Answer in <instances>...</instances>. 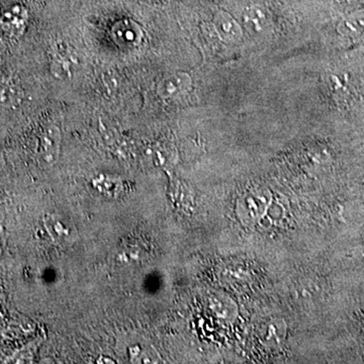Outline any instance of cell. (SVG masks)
Instances as JSON below:
<instances>
[{
    "label": "cell",
    "instance_id": "obj_1",
    "mask_svg": "<svg viewBox=\"0 0 364 364\" xmlns=\"http://www.w3.org/2000/svg\"><path fill=\"white\" fill-rule=\"evenodd\" d=\"M272 202V196L268 189H252L244 193L237 202V215L244 224H255L267 214Z\"/></svg>",
    "mask_w": 364,
    "mask_h": 364
},
{
    "label": "cell",
    "instance_id": "obj_2",
    "mask_svg": "<svg viewBox=\"0 0 364 364\" xmlns=\"http://www.w3.org/2000/svg\"><path fill=\"white\" fill-rule=\"evenodd\" d=\"M80 68V57L67 44L55 45L51 56V73L59 80H68Z\"/></svg>",
    "mask_w": 364,
    "mask_h": 364
},
{
    "label": "cell",
    "instance_id": "obj_3",
    "mask_svg": "<svg viewBox=\"0 0 364 364\" xmlns=\"http://www.w3.org/2000/svg\"><path fill=\"white\" fill-rule=\"evenodd\" d=\"M193 80L186 72H174L163 77L157 85V93L163 100H176L186 97Z\"/></svg>",
    "mask_w": 364,
    "mask_h": 364
},
{
    "label": "cell",
    "instance_id": "obj_4",
    "mask_svg": "<svg viewBox=\"0 0 364 364\" xmlns=\"http://www.w3.org/2000/svg\"><path fill=\"white\" fill-rule=\"evenodd\" d=\"M243 28L254 37L267 35L272 28V18L264 7L254 4L246 7L242 14Z\"/></svg>",
    "mask_w": 364,
    "mask_h": 364
},
{
    "label": "cell",
    "instance_id": "obj_5",
    "mask_svg": "<svg viewBox=\"0 0 364 364\" xmlns=\"http://www.w3.org/2000/svg\"><path fill=\"white\" fill-rule=\"evenodd\" d=\"M28 13L25 6L14 4L0 16V28L9 37H20L28 25Z\"/></svg>",
    "mask_w": 364,
    "mask_h": 364
},
{
    "label": "cell",
    "instance_id": "obj_6",
    "mask_svg": "<svg viewBox=\"0 0 364 364\" xmlns=\"http://www.w3.org/2000/svg\"><path fill=\"white\" fill-rule=\"evenodd\" d=\"M213 25L218 36L228 44H236L243 38V26L227 11H217Z\"/></svg>",
    "mask_w": 364,
    "mask_h": 364
},
{
    "label": "cell",
    "instance_id": "obj_7",
    "mask_svg": "<svg viewBox=\"0 0 364 364\" xmlns=\"http://www.w3.org/2000/svg\"><path fill=\"white\" fill-rule=\"evenodd\" d=\"M61 131L57 126H49L40 138V155L47 164H54L61 151Z\"/></svg>",
    "mask_w": 364,
    "mask_h": 364
},
{
    "label": "cell",
    "instance_id": "obj_8",
    "mask_svg": "<svg viewBox=\"0 0 364 364\" xmlns=\"http://www.w3.org/2000/svg\"><path fill=\"white\" fill-rule=\"evenodd\" d=\"M23 90L14 78L0 76V111L16 109L23 102Z\"/></svg>",
    "mask_w": 364,
    "mask_h": 364
},
{
    "label": "cell",
    "instance_id": "obj_9",
    "mask_svg": "<svg viewBox=\"0 0 364 364\" xmlns=\"http://www.w3.org/2000/svg\"><path fill=\"white\" fill-rule=\"evenodd\" d=\"M114 40L124 47H136L143 38L140 26L130 20L119 21L112 30Z\"/></svg>",
    "mask_w": 364,
    "mask_h": 364
},
{
    "label": "cell",
    "instance_id": "obj_10",
    "mask_svg": "<svg viewBox=\"0 0 364 364\" xmlns=\"http://www.w3.org/2000/svg\"><path fill=\"white\" fill-rule=\"evenodd\" d=\"M45 227L53 240L58 243H71L73 239V230L70 223L59 215H49L46 217Z\"/></svg>",
    "mask_w": 364,
    "mask_h": 364
},
{
    "label": "cell",
    "instance_id": "obj_11",
    "mask_svg": "<svg viewBox=\"0 0 364 364\" xmlns=\"http://www.w3.org/2000/svg\"><path fill=\"white\" fill-rule=\"evenodd\" d=\"M339 31L342 35L352 39L364 36V9L354 11L348 16H345L341 23H339Z\"/></svg>",
    "mask_w": 364,
    "mask_h": 364
},
{
    "label": "cell",
    "instance_id": "obj_12",
    "mask_svg": "<svg viewBox=\"0 0 364 364\" xmlns=\"http://www.w3.org/2000/svg\"><path fill=\"white\" fill-rule=\"evenodd\" d=\"M287 334V326L284 321L275 318L268 323L263 333V339L268 344L277 345L282 343Z\"/></svg>",
    "mask_w": 364,
    "mask_h": 364
},
{
    "label": "cell",
    "instance_id": "obj_13",
    "mask_svg": "<svg viewBox=\"0 0 364 364\" xmlns=\"http://www.w3.org/2000/svg\"><path fill=\"white\" fill-rule=\"evenodd\" d=\"M2 253V247H1V242H0V256H1Z\"/></svg>",
    "mask_w": 364,
    "mask_h": 364
},
{
    "label": "cell",
    "instance_id": "obj_14",
    "mask_svg": "<svg viewBox=\"0 0 364 364\" xmlns=\"http://www.w3.org/2000/svg\"><path fill=\"white\" fill-rule=\"evenodd\" d=\"M144 1H150V0H144Z\"/></svg>",
    "mask_w": 364,
    "mask_h": 364
}]
</instances>
